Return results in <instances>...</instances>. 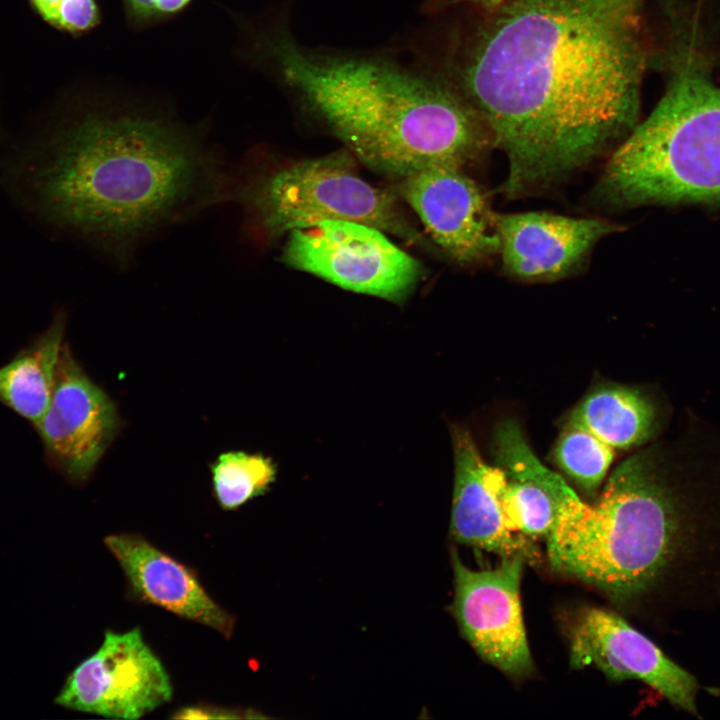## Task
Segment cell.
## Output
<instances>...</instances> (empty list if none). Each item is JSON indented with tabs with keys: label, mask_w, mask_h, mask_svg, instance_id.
<instances>
[{
	"label": "cell",
	"mask_w": 720,
	"mask_h": 720,
	"mask_svg": "<svg viewBox=\"0 0 720 720\" xmlns=\"http://www.w3.org/2000/svg\"><path fill=\"white\" fill-rule=\"evenodd\" d=\"M645 0H508L439 70L505 154L510 198L582 168L638 123Z\"/></svg>",
	"instance_id": "obj_1"
},
{
	"label": "cell",
	"mask_w": 720,
	"mask_h": 720,
	"mask_svg": "<svg viewBox=\"0 0 720 720\" xmlns=\"http://www.w3.org/2000/svg\"><path fill=\"white\" fill-rule=\"evenodd\" d=\"M229 168L165 119L86 111L4 153L0 183L48 229L127 262L155 232L228 201Z\"/></svg>",
	"instance_id": "obj_2"
},
{
	"label": "cell",
	"mask_w": 720,
	"mask_h": 720,
	"mask_svg": "<svg viewBox=\"0 0 720 720\" xmlns=\"http://www.w3.org/2000/svg\"><path fill=\"white\" fill-rule=\"evenodd\" d=\"M720 516V433L702 422L620 463L594 505L572 488L546 536L558 573L616 601L650 589Z\"/></svg>",
	"instance_id": "obj_3"
},
{
	"label": "cell",
	"mask_w": 720,
	"mask_h": 720,
	"mask_svg": "<svg viewBox=\"0 0 720 720\" xmlns=\"http://www.w3.org/2000/svg\"><path fill=\"white\" fill-rule=\"evenodd\" d=\"M261 48L300 104L379 172L404 178L435 164L462 168L494 144L481 113L438 71L309 48L287 25Z\"/></svg>",
	"instance_id": "obj_4"
},
{
	"label": "cell",
	"mask_w": 720,
	"mask_h": 720,
	"mask_svg": "<svg viewBox=\"0 0 720 720\" xmlns=\"http://www.w3.org/2000/svg\"><path fill=\"white\" fill-rule=\"evenodd\" d=\"M598 193L622 206L720 201V86L695 65L679 68L616 148Z\"/></svg>",
	"instance_id": "obj_5"
},
{
	"label": "cell",
	"mask_w": 720,
	"mask_h": 720,
	"mask_svg": "<svg viewBox=\"0 0 720 720\" xmlns=\"http://www.w3.org/2000/svg\"><path fill=\"white\" fill-rule=\"evenodd\" d=\"M267 241L323 220H345L414 238L395 198L365 181L351 159L335 153L258 175L229 168L228 201Z\"/></svg>",
	"instance_id": "obj_6"
},
{
	"label": "cell",
	"mask_w": 720,
	"mask_h": 720,
	"mask_svg": "<svg viewBox=\"0 0 720 720\" xmlns=\"http://www.w3.org/2000/svg\"><path fill=\"white\" fill-rule=\"evenodd\" d=\"M282 261L343 289L401 303L422 274L420 263L378 228L323 220L287 234Z\"/></svg>",
	"instance_id": "obj_7"
},
{
	"label": "cell",
	"mask_w": 720,
	"mask_h": 720,
	"mask_svg": "<svg viewBox=\"0 0 720 720\" xmlns=\"http://www.w3.org/2000/svg\"><path fill=\"white\" fill-rule=\"evenodd\" d=\"M173 687L139 628L107 631L99 648L67 676L54 703L107 718L135 720L169 702Z\"/></svg>",
	"instance_id": "obj_8"
},
{
	"label": "cell",
	"mask_w": 720,
	"mask_h": 720,
	"mask_svg": "<svg viewBox=\"0 0 720 720\" xmlns=\"http://www.w3.org/2000/svg\"><path fill=\"white\" fill-rule=\"evenodd\" d=\"M525 562L516 555L494 569L473 570L452 552V611L461 633L482 659L514 677L533 669L520 600Z\"/></svg>",
	"instance_id": "obj_9"
},
{
	"label": "cell",
	"mask_w": 720,
	"mask_h": 720,
	"mask_svg": "<svg viewBox=\"0 0 720 720\" xmlns=\"http://www.w3.org/2000/svg\"><path fill=\"white\" fill-rule=\"evenodd\" d=\"M119 428L114 402L64 342L50 404L34 427L47 463L71 482H85Z\"/></svg>",
	"instance_id": "obj_10"
},
{
	"label": "cell",
	"mask_w": 720,
	"mask_h": 720,
	"mask_svg": "<svg viewBox=\"0 0 720 720\" xmlns=\"http://www.w3.org/2000/svg\"><path fill=\"white\" fill-rule=\"evenodd\" d=\"M569 639L574 669L592 666L615 681H642L673 705L696 712V679L619 615L584 608L570 628Z\"/></svg>",
	"instance_id": "obj_11"
},
{
	"label": "cell",
	"mask_w": 720,
	"mask_h": 720,
	"mask_svg": "<svg viewBox=\"0 0 720 720\" xmlns=\"http://www.w3.org/2000/svg\"><path fill=\"white\" fill-rule=\"evenodd\" d=\"M401 193L434 242L461 263L499 252L486 194L461 167L435 164L403 178Z\"/></svg>",
	"instance_id": "obj_12"
},
{
	"label": "cell",
	"mask_w": 720,
	"mask_h": 720,
	"mask_svg": "<svg viewBox=\"0 0 720 720\" xmlns=\"http://www.w3.org/2000/svg\"><path fill=\"white\" fill-rule=\"evenodd\" d=\"M503 266L525 280L568 274L594 245L618 230L613 223L547 212L495 214Z\"/></svg>",
	"instance_id": "obj_13"
},
{
	"label": "cell",
	"mask_w": 720,
	"mask_h": 720,
	"mask_svg": "<svg viewBox=\"0 0 720 720\" xmlns=\"http://www.w3.org/2000/svg\"><path fill=\"white\" fill-rule=\"evenodd\" d=\"M104 544L140 600L226 638L232 636L234 617L207 593L189 567L137 534H112L104 538Z\"/></svg>",
	"instance_id": "obj_14"
},
{
	"label": "cell",
	"mask_w": 720,
	"mask_h": 720,
	"mask_svg": "<svg viewBox=\"0 0 720 720\" xmlns=\"http://www.w3.org/2000/svg\"><path fill=\"white\" fill-rule=\"evenodd\" d=\"M455 478L451 510V535L455 541L498 554L520 555L538 561L529 538L508 527L496 491V467L481 457L468 430L452 431Z\"/></svg>",
	"instance_id": "obj_15"
},
{
	"label": "cell",
	"mask_w": 720,
	"mask_h": 720,
	"mask_svg": "<svg viewBox=\"0 0 720 720\" xmlns=\"http://www.w3.org/2000/svg\"><path fill=\"white\" fill-rule=\"evenodd\" d=\"M66 322L67 313L56 311L48 327L0 367V404L33 427L51 401Z\"/></svg>",
	"instance_id": "obj_16"
},
{
	"label": "cell",
	"mask_w": 720,
	"mask_h": 720,
	"mask_svg": "<svg viewBox=\"0 0 720 720\" xmlns=\"http://www.w3.org/2000/svg\"><path fill=\"white\" fill-rule=\"evenodd\" d=\"M661 420V408L647 392L611 384L593 389L569 418L613 449L646 443L659 431Z\"/></svg>",
	"instance_id": "obj_17"
},
{
	"label": "cell",
	"mask_w": 720,
	"mask_h": 720,
	"mask_svg": "<svg viewBox=\"0 0 720 720\" xmlns=\"http://www.w3.org/2000/svg\"><path fill=\"white\" fill-rule=\"evenodd\" d=\"M212 483L218 504L234 510L266 492L276 477L270 458L244 451H229L211 465Z\"/></svg>",
	"instance_id": "obj_18"
},
{
	"label": "cell",
	"mask_w": 720,
	"mask_h": 720,
	"mask_svg": "<svg viewBox=\"0 0 720 720\" xmlns=\"http://www.w3.org/2000/svg\"><path fill=\"white\" fill-rule=\"evenodd\" d=\"M567 424L555 445L553 458L580 488L594 495L606 477L614 449L587 429Z\"/></svg>",
	"instance_id": "obj_19"
},
{
	"label": "cell",
	"mask_w": 720,
	"mask_h": 720,
	"mask_svg": "<svg viewBox=\"0 0 720 720\" xmlns=\"http://www.w3.org/2000/svg\"><path fill=\"white\" fill-rule=\"evenodd\" d=\"M238 710L213 706H188L178 710L173 718L177 719H231L241 718Z\"/></svg>",
	"instance_id": "obj_20"
},
{
	"label": "cell",
	"mask_w": 720,
	"mask_h": 720,
	"mask_svg": "<svg viewBox=\"0 0 720 720\" xmlns=\"http://www.w3.org/2000/svg\"><path fill=\"white\" fill-rule=\"evenodd\" d=\"M508 0H424L423 10L426 13H437L457 5L478 8L482 13L490 12Z\"/></svg>",
	"instance_id": "obj_21"
},
{
	"label": "cell",
	"mask_w": 720,
	"mask_h": 720,
	"mask_svg": "<svg viewBox=\"0 0 720 720\" xmlns=\"http://www.w3.org/2000/svg\"><path fill=\"white\" fill-rule=\"evenodd\" d=\"M132 8L141 14L170 13L181 9L189 0H128Z\"/></svg>",
	"instance_id": "obj_22"
},
{
	"label": "cell",
	"mask_w": 720,
	"mask_h": 720,
	"mask_svg": "<svg viewBox=\"0 0 720 720\" xmlns=\"http://www.w3.org/2000/svg\"><path fill=\"white\" fill-rule=\"evenodd\" d=\"M33 7L37 10L40 16L53 25L60 6L64 0H30Z\"/></svg>",
	"instance_id": "obj_23"
}]
</instances>
